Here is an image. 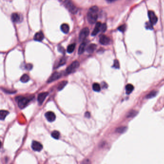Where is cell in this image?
I'll return each mask as SVG.
<instances>
[{
  "instance_id": "1",
  "label": "cell",
  "mask_w": 164,
  "mask_h": 164,
  "mask_svg": "<svg viewBox=\"0 0 164 164\" xmlns=\"http://www.w3.org/2000/svg\"><path fill=\"white\" fill-rule=\"evenodd\" d=\"M98 8L96 6H93L90 8L87 14V19L91 24H93L96 22L98 18Z\"/></svg>"
},
{
  "instance_id": "2",
  "label": "cell",
  "mask_w": 164,
  "mask_h": 164,
  "mask_svg": "<svg viewBox=\"0 0 164 164\" xmlns=\"http://www.w3.org/2000/svg\"><path fill=\"white\" fill-rule=\"evenodd\" d=\"M59 2L72 14H75L78 12V8L71 0H59Z\"/></svg>"
},
{
  "instance_id": "3",
  "label": "cell",
  "mask_w": 164,
  "mask_h": 164,
  "mask_svg": "<svg viewBox=\"0 0 164 164\" xmlns=\"http://www.w3.org/2000/svg\"><path fill=\"white\" fill-rule=\"evenodd\" d=\"M33 97H25L23 96H19L16 97V99L18 105L19 107L21 109L24 108L30 102V101L33 99Z\"/></svg>"
},
{
  "instance_id": "4",
  "label": "cell",
  "mask_w": 164,
  "mask_h": 164,
  "mask_svg": "<svg viewBox=\"0 0 164 164\" xmlns=\"http://www.w3.org/2000/svg\"><path fill=\"white\" fill-rule=\"evenodd\" d=\"M80 67V63L77 61H74L69 66H68L66 70V73L68 74H71L75 70L78 69V68Z\"/></svg>"
},
{
  "instance_id": "5",
  "label": "cell",
  "mask_w": 164,
  "mask_h": 164,
  "mask_svg": "<svg viewBox=\"0 0 164 164\" xmlns=\"http://www.w3.org/2000/svg\"><path fill=\"white\" fill-rule=\"evenodd\" d=\"M90 33L89 29L88 28H83L80 32L79 34V40L80 41H84L85 39L88 36Z\"/></svg>"
},
{
  "instance_id": "6",
  "label": "cell",
  "mask_w": 164,
  "mask_h": 164,
  "mask_svg": "<svg viewBox=\"0 0 164 164\" xmlns=\"http://www.w3.org/2000/svg\"><path fill=\"white\" fill-rule=\"evenodd\" d=\"M148 16L150 19V22L152 24L155 25L157 23L158 18L154 12L152 11H149L148 12Z\"/></svg>"
},
{
  "instance_id": "7",
  "label": "cell",
  "mask_w": 164,
  "mask_h": 164,
  "mask_svg": "<svg viewBox=\"0 0 164 164\" xmlns=\"http://www.w3.org/2000/svg\"><path fill=\"white\" fill-rule=\"evenodd\" d=\"M31 148L33 150L35 151L40 152L42 150L43 146L39 142L37 141H33L32 143Z\"/></svg>"
},
{
  "instance_id": "8",
  "label": "cell",
  "mask_w": 164,
  "mask_h": 164,
  "mask_svg": "<svg viewBox=\"0 0 164 164\" xmlns=\"http://www.w3.org/2000/svg\"><path fill=\"white\" fill-rule=\"evenodd\" d=\"M49 93L47 92H42L40 93L38 96V104L40 105H41L43 102L44 101L45 98H46V97L48 95Z\"/></svg>"
},
{
  "instance_id": "9",
  "label": "cell",
  "mask_w": 164,
  "mask_h": 164,
  "mask_svg": "<svg viewBox=\"0 0 164 164\" xmlns=\"http://www.w3.org/2000/svg\"><path fill=\"white\" fill-rule=\"evenodd\" d=\"M62 76V74L59 72H54L53 73L52 76H50V78L48 79L47 82L51 83L54 81H56L57 80L60 79Z\"/></svg>"
},
{
  "instance_id": "10",
  "label": "cell",
  "mask_w": 164,
  "mask_h": 164,
  "mask_svg": "<svg viewBox=\"0 0 164 164\" xmlns=\"http://www.w3.org/2000/svg\"><path fill=\"white\" fill-rule=\"evenodd\" d=\"M45 116L48 121L50 122H53L56 119V116L55 114L51 111H49L46 113Z\"/></svg>"
},
{
  "instance_id": "11",
  "label": "cell",
  "mask_w": 164,
  "mask_h": 164,
  "mask_svg": "<svg viewBox=\"0 0 164 164\" xmlns=\"http://www.w3.org/2000/svg\"><path fill=\"white\" fill-rule=\"evenodd\" d=\"M110 40L108 37L105 35H102L99 40V42L101 44L104 45H106L109 44Z\"/></svg>"
},
{
  "instance_id": "12",
  "label": "cell",
  "mask_w": 164,
  "mask_h": 164,
  "mask_svg": "<svg viewBox=\"0 0 164 164\" xmlns=\"http://www.w3.org/2000/svg\"><path fill=\"white\" fill-rule=\"evenodd\" d=\"M101 23L100 22H97L96 24V25L95 26V28L92 32V35L93 36H94L95 35H96L100 31V30H101Z\"/></svg>"
},
{
  "instance_id": "13",
  "label": "cell",
  "mask_w": 164,
  "mask_h": 164,
  "mask_svg": "<svg viewBox=\"0 0 164 164\" xmlns=\"http://www.w3.org/2000/svg\"><path fill=\"white\" fill-rule=\"evenodd\" d=\"M44 38V36L43 33V32L42 31H40L36 33L35 34L34 37V40L35 41H41L43 40Z\"/></svg>"
},
{
  "instance_id": "14",
  "label": "cell",
  "mask_w": 164,
  "mask_h": 164,
  "mask_svg": "<svg viewBox=\"0 0 164 164\" xmlns=\"http://www.w3.org/2000/svg\"><path fill=\"white\" fill-rule=\"evenodd\" d=\"M12 21L15 23H19L22 21V18L19 14L17 13H13L11 16Z\"/></svg>"
},
{
  "instance_id": "15",
  "label": "cell",
  "mask_w": 164,
  "mask_h": 164,
  "mask_svg": "<svg viewBox=\"0 0 164 164\" xmlns=\"http://www.w3.org/2000/svg\"><path fill=\"white\" fill-rule=\"evenodd\" d=\"M86 44H87V43L85 41H83L81 43V44L80 45V46L79 48V50H78L79 54H81L84 52L85 51V50Z\"/></svg>"
},
{
  "instance_id": "16",
  "label": "cell",
  "mask_w": 164,
  "mask_h": 164,
  "mask_svg": "<svg viewBox=\"0 0 164 164\" xmlns=\"http://www.w3.org/2000/svg\"><path fill=\"white\" fill-rule=\"evenodd\" d=\"M61 31L65 34H67L69 31V27L67 24H63L61 26Z\"/></svg>"
},
{
  "instance_id": "17",
  "label": "cell",
  "mask_w": 164,
  "mask_h": 164,
  "mask_svg": "<svg viewBox=\"0 0 164 164\" xmlns=\"http://www.w3.org/2000/svg\"><path fill=\"white\" fill-rule=\"evenodd\" d=\"M96 47L97 45L95 44H91L87 48V52L89 53H92L95 50Z\"/></svg>"
},
{
  "instance_id": "18",
  "label": "cell",
  "mask_w": 164,
  "mask_h": 164,
  "mask_svg": "<svg viewBox=\"0 0 164 164\" xmlns=\"http://www.w3.org/2000/svg\"><path fill=\"white\" fill-rule=\"evenodd\" d=\"M134 90V87L132 84H128L126 86V93L128 94H129L132 92L133 90Z\"/></svg>"
},
{
  "instance_id": "19",
  "label": "cell",
  "mask_w": 164,
  "mask_h": 164,
  "mask_svg": "<svg viewBox=\"0 0 164 164\" xmlns=\"http://www.w3.org/2000/svg\"><path fill=\"white\" fill-rule=\"evenodd\" d=\"M9 112L6 110H2L0 111V119L1 120H4L6 116L9 114Z\"/></svg>"
},
{
  "instance_id": "20",
  "label": "cell",
  "mask_w": 164,
  "mask_h": 164,
  "mask_svg": "<svg viewBox=\"0 0 164 164\" xmlns=\"http://www.w3.org/2000/svg\"><path fill=\"white\" fill-rule=\"evenodd\" d=\"M29 76L27 74H24L20 78V81L23 83H26L29 80Z\"/></svg>"
},
{
  "instance_id": "21",
  "label": "cell",
  "mask_w": 164,
  "mask_h": 164,
  "mask_svg": "<svg viewBox=\"0 0 164 164\" xmlns=\"http://www.w3.org/2000/svg\"><path fill=\"white\" fill-rule=\"evenodd\" d=\"M75 47H76L75 43H73V44H71L69 45L67 48V52L69 53H71L75 50Z\"/></svg>"
},
{
  "instance_id": "22",
  "label": "cell",
  "mask_w": 164,
  "mask_h": 164,
  "mask_svg": "<svg viewBox=\"0 0 164 164\" xmlns=\"http://www.w3.org/2000/svg\"><path fill=\"white\" fill-rule=\"evenodd\" d=\"M92 89L95 92H99L101 91V86L98 83H94L92 85Z\"/></svg>"
},
{
  "instance_id": "23",
  "label": "cell",
  "mask_w": 164,
  "mask_h": 164,
  "mask_svg": "<svg viewBox=\"0 0 164 164\" xmlns=\"http://www.w3.org/2000/svg\"><path fill=\"white\" fill-rule=\"evenodd\" d=\"M51 135L52 136V138H53L54 139H58L60 137V132L57 130H54L52 132Z\"/></svg>"
},
{
  "instance_id": "24",
  "label": "cell",
  "mask_w": 164,
  "mask_h": 164,
  "mask_svg": "<svg viewBox=\"0 0 164 164\" xmlns=\"http://www.w3.org/2000/svg\"><path fill=\"white\" fill-rule=\"evenodd\" d=\"M68 84V81H63L60 83L58 86V91H61L63 90L65 86Z\"/></svg>"
},
{
  "instance_id": "25",
  "label": "cell",
  "mask_w": 164,
  "mask_h": 164,
  "mask_svg": "<svg viewBox=\"0 0 164 164\" xmlns=\"http://www.w3.org/2000/svg\"><path fill=\"white\" fill-rule=\"evenodd\" d=\"M66 58H65V57H63L59 61L57 65V68H58L59 67H61V66H62V65H64L65 63H66Z\"/></svg>"
},
{
  "instance_id": "26",
  "label": "cell",
  "mask_w": 164,
  "mask_h": 164,
  "mask_svg": "<svg viewBox=\"0 0 164 164\" xmlns=\"http://www.w3.org/2000/svg\"><path fill=\"white\" fill-rule=\"evenodd\" d=\"M156 94H157V92L156 91H152L147 94V95L146 96V98H147V99H150V98L154 97L155 96H156Z\"/></svg>"
},
{
  "instance_id": "27",
  "label": "cell",
  "mask_w": 164,
  "mask_h": 164,
  "mask_svg": "<svg viewBox=\"0 0 164 164\" xmlns=\"http://www.w3.org/2000/svg\"><path fill=\"white\" fill-rule=\"evenodd\" d=\"M126 29V25L125 24L120 26L118 28V30L121 32H124Z\"/></svg>"
},
{
  "instance_id": "28",
  "label": "cell",
  "mask_w": 164,
  "mask_h": 164,
  "mask_svg": "<svg viewBox=\"0 0 164 164\" xmlns=\"http://www.w3.org/2000/svg\"><path fill=\"white\" fill-rule=\"evenodd\" d=\"M107 29V25L105 23H104L102 24L101 27V31L103 32H104Z\"/></svg>"
},
{
  "instance_id": "29",
  "label": "cell",
  "mask_w": 164,
  "mask_h": 164,
  "mask_svg": "<svg viewBox=\"0 0 164 164\" xmlns=\"http://www.w3.org/2000/svg\"><path fill=\"white\" fill-rule=\"evenodd\" d=\"M113 67L116 68H119V62L117 60H115L114 61Z\"/></svg>"
},
{
  "instance_id": "30",
  "label": "cell",
  "mask_w": 164,
  "mask_h": 164,
  "mask_svg": "<svg viewBox=\"0 0 164 164\" xmlns=\"http://www.w3.org/2000/svg\"><path fill=\"white\" fill-rule=\"evenodd\" d=\"M146 28L148 29H152V24L150 22V23H146Z\"/></svg>"
},
{
  "instance_id": "31",
  "label": "cell",
  "mask_w": 164,
  "mask_h": 164,
  "mask_svg": "<svg viewBox=\"0 0 164 164\" xmlns=\"http://www.w3.org/2000/svg\"><path fill=\"white\" fill-rule=\"evenodd\" d=\"M123 130V131H125V127H122V128H118V129H117V131H118V132H120V133H122V131Z\"/></svg>"
},
{
  "instance_id": "32",
  "label": "cell",
  "mask_w": 164,
  "mask_h": 164,
  "mask_svg": "<svg viewBox=\"0 0 164 164\" xmlns=\"http://www.w3.org/2000/svg\"><path fill=\"white\" fill-rule=\"evenodd\" d=\"M58 51L62 53H64V52L65 51L64 48L62 46H60L58 47Z\"/></svg>"
},
{
  "instance_id": "33",
  "label": "cell",
  "mask_w": 164,
  "mask_h": 164,
  "mask_svg": "<svg viewBox=\"0 0 164 164\" xmlns=\"http://www.w3.org/2000/svg\"><path fill=\"white\" fill-rule=\"evenodd\" d=\"M85 117H87V118H90V116H91V115H90V113L89 112H87L85 113Z\"/></svg>"
},
{
  "instance_id": "34",
  "label": "cell",
  "mask_w": 164,
  "mask_h": 164,
  "mask_svg": "<svg viewBox=\"0 0 164 164\" xmlns=\"http://www.w3.org/2000/svg\"><path fill=\"white\" fill-rule=\"evenodd\" d=\"M32 68V65L31 64H28L27 65L26 68H27V69L29 68V69H31Z\"/></svg>"
},
{
  "instance_id": "35",
  "label": "cell",
  "mask_w": 164,
  "mask_h": 164,
  "mask_svg": "<svg viewBox=\"0 0 164 164\" xmlns=\"http://www.w3.org/2000/svg\"><path fill=\"white\" fill-rule=\"evenodd\" d=\"M116 1V0H106V1L109 2V3H112V2H113L114 1Z\"/></svg>"
}]
</instances>
